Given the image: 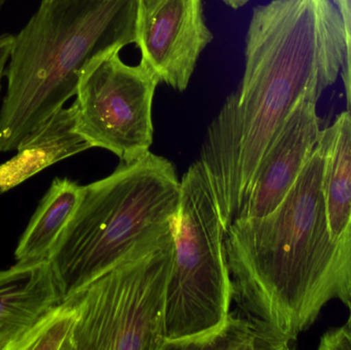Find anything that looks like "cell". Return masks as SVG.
<instances>
[{
    "label": "cell",
    "instance_id": "cell-1",
    "mask_svg": "<svg viewBox=\"0 0 351 350\" xmlns=\"http://www.w3.org/2000/svg\"><path fill=\"white\" fill-rule=\"evenodd\" d=\"M346 60L343 21L332 0H271L254 8L245 72L208 125L199 162L221 219H239L266 150L309 84L333 86Z\"/></svg>",
    "mask_w": 351,
    "mask_h": 350
},
{
    "label": "cell",
    "instance_id": "cell-2",
    "mask_svg": "<svg viewBox=\"0 0 351 350\" xmlns=\"http://www.w3.org/2000/svg\"><path fill=\"white\" fill-rule=\"evenodd\" d=\"M323 168L319 141L274 212L237 220L225 234L232 300L276 350L290 349L332 300H351V226L332 240Z\"/></svg>",
    "mask_w": 351,
    "mask_h": 350
},
{
    "label": "cell",
    "instance_id": "cell-3",
    "mask_svg": "<svg viewBox=\"0 0 351 350\" xmlns=\"http://www.w3.org/2000/svg\"><path fill=\"white\" fill-rule=\"evenodd\" d=\"M137 1L41 0L12 41L0 152L18 150L76 96L90 61L135 43Z\"/></svg>",
    "mask_w": 351,
    "mask_h": 350
},
{
    "label": "cell",
    "instance_id": "cell-4",
    "mask_svg": "<svg viewBox=\"0 0 351 350\" xmlns=\"http://www.w3.org/2000/svg\"><path fill=\"white\" fill-rule=\"evenodd\" d=\"M180 199L172 162L150 151L121 160L110 176L82 186L49 259L62 302L142 247L174 234Z\"/></svg>",
    "mask_w": 351,
    "mask_h": 350
},
{
    "label": "cell",
    "instance_id": "cell-5",
    "mask_svg": "<svg viewBox=\"0 0 351 350\" xmlns=\"http://www.w3.org/2000/svg\"><path fill=\"white\" fill-rule=\"evenodd\" d=\"M225 234L212 184L198 160L181 180L167 289L166 342L208 332L230 312L232 285Z\"/></svg>",
    "mask_w": 351,
    "mask_h": 350
},
{
    "label": "cell",
    "instance_id": "cell-6",
    "mask_svg": "<svg viewBox=\"0 0 351 350\" xmlns=\"http://www.w3.org/2000/svg\"><path fill=\"white\" fill-rule=\"evenodd\" d=\"M174 248V234L142 247L69 298L74 350H162Z\"/></svg>",
    "mask_w": 351,
    "mask_h": 350
},
{
    "label": "cell",
    "instance_id": "cell-7",
    "mask_svg": "<svg viewBox=\"0 0 351 350\" xmlns=\"http://www.w3.org/2000/svg\"><path fill=\"white\" fill-rule=\"evenodd\" d=\"M119 53L96 58L82 72L73 103L75 129L92 148L129 162L150 151L152 105L160 82L145 62L128 65Z\"/></svg>",
    "mask_w": 351,
    "mask_h": 350
},
{
    "label": "cell",
    "instance_id": "cell-8",
    "mask_svg": "<svg viewBox=\"0 0 351 350\" xmlns=\"http://www.w3.org/2000/svg\"><path fill=\"white\" fill-rule=\"evenodd\" d=\"M213 38L204 0H138L135 43L141 61L178 92L187 90Z\"/></svg>",
    "mask_w": 351,
    "mask_h": 350
},
{
    "label": "cell",
    "instance_id": "cell-9",
    "mask_svg": "<svg viewBox=\"0 0 351 350\" xmlns=\"http://www.w3.org/2000/svg\"><path fill=\"white\" fill-rule=\"evenodd\" d=\"M327 88L323 82H313L297 101L262 158L239 219L264 217L288 195L319 142L322 129L317 106Z\"/></svg>",
    "mask_w": 351,
    "mask_h": 350
},
{
    "label": "cell",
    "instance_id": "cell-10",
    "mask_svg": "<svg viewBox=\"0 0 351 350\" xmlns=\"http://www.w3.org/2000/svg\"><path fill=\"white\" fill-rule=\"evenodd\" d=\"M49 261L0 271V350H12L31 327L61 303Z\"/></svg>",
    "mask_w": 351,
    "mask_h": 350
},
{
    "label": "cell",
    "instance_id": "cell-11",
    "mask_svg": "<svg viewBox=\"0 0 351 350\" xmlns=\"http://www.w3.org/2000/svg\"><path fill=\"white\" fill-rule=\"evenodd\" d=\"M75 125L74 105L58 111L18 148L12 160L0 166V189L12 188L47 166L92 148Z\"/></svg>",
    "mask_w": 351,
    "mask_h": 350
},
{
    "label": "cell",
    "instance_id": "cell-12",
    "mask_svg": "<svg viewBox=\"0 0 351 350\" xmlns=\"http://www.w3.org/2000/svg\"><path fill=\"white\" fill-rule=\"evenodd\" d=\"M324 149L322 191L332 240L351 226V113L344 111L330 127L322 129Z\"/></svg>",
    "mask_w": 351,
    "mask_h": 350
},
{
    "label": "cell",
    "instance_id": "cell-13",
    "mask_svg": "<svg viewBox=\"0 0 351 350\" xmlns=\"http://www.w3.org/2000/svg\"><path fill=\"white\" fill-rule=\"evenodd\" d=\"M82 186L56 178L39 203L16 247V263L49 261L51 251L77 208Z\"/></svg>",
    "mask_w": 351,
    "mask_h": 350
},
{
    "label": "cell",
    "instance_id": "cell-14",
    "mask_svg": "<svg viewBox=\"0 0 351 350\" xmlns=\"http://www.w3.org/2000/svg\"><path fill=\"white\" fill-rule=\"evenodd\" d=\"M274 349V345L255 325L237 310L229 312L224 322L204 334L185 340L165 343L162 350Z\"/></svg>",
    "mask_w": 351,
    "mask_h": 350
},
{
    "label": "cell",
    "instance_id": "cell-15",
    "mask_svg": "<svg viewBox=\"0 0 351 350\" xmlns=\"http://www.w3.org/2000/svg\"><path fill=\"white\" fill-rule=\"evenodd\" d=\"M78 308L68 299L47 310L12 350H74Z\"/></svg>",
    "mask_w": 351,
    "mask_h": 350
},
{
    "label": "cell",
    "instance_id": "cell-16",
    "mask_svg": "<svg viewBox=\"0 0 351 350\" xmlns=\"http://www.w3.org/2000/svg\"><path fill=\"white\" fill-rule=\"evenodd\" d=\"M337 6L346 35V60L342 69L341 75L346 88V103L348 111L351 113V0H332Z\"/></svg>",
    "mask_w": 351,
    "mask_h": 350
},
{
    "label": "cell",
    "instance_id": "cell-17",
    "mask_svg": "<svg viewBox=\"0 0 351 350\" xmlns=\"http://www.w3.org/2000/svg\"><path fill=\"white\" fill-rule=\"evenodd\" d=\"M221 1L229 8H233V10H239V8H243L245 4L249 3L251 0H221Z\"/></svg>",
    "mask_w": 351,
    "mask_h": 350
},
{
    "label": "cell",
    "instance_id": "cell-18",
    "mask_svg": "<svg viewBox=\"0 0 351 350\" xmlns=\"http://www.w3.org/2000/svg\"><path fill=\"white\" fill-rule=\"evenodd\" d=\"M348 310H350V316H348V322L344 326H342V330H343L344 334L348 337V343H350V347L351 350V300L348 302Z\"/></svg>",
    "mask_w": 351,
    "mask_h": 350
},
{
    "label": "cell",
    "instance_id": "cell-19",
    "mask_svg": "<svg viewBox=\"0 0 351 350\" xmlns=\"http://www.w3.org/2000/svg\"><path fill=\"white\" fill-rule=\"evenodd\" d=\"M6 0H0V8H2L4 3H5Z\"/></svg>",
    "mask_w": 351,
    "mask_h": 350
}]
</instances>
